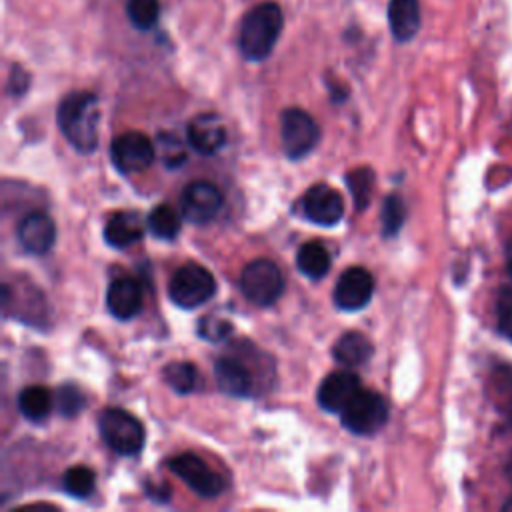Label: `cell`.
<instances>
[{
    "label": "cell",
    "mask_w": 512,
    "mask_h": 512,
    "mask_svg": "<svg viewBox=\"0 0 512 512\" xmlns=\"http://www.w3.org/2000/svg\"><path fill=\"white\" fill-rule=\"evenodd\" d=\"M302 214L320 226H334L344 216V200L328 184H314L302 198Z\"/></svg>",
    "instance_id": "12"
},
{
    "label": "cell",
    "mask_w": 512,
    "mask_h": 512,
    "mask_svg": "<svg viewBox=\"0 0 512 512\" xmlns=\"http://www.w3.org/2000/svg\"><path fill=\"white\" fill-rule=\"evenodd\" d=\"M106 304L114 318L130 320L142 308V288L134 278L120 276L110 282L106 292Z\"/></svg>",
    "instance_id": "16"
},
{
    "label": "cell",
    "mask_w": 512,
    "mask_h": 512,
    "mask_svg": "<svg viewBox=\"0 0 512 512\" xmlns=\"http://www.w3.org/2000/svg\"><path fill=\"white\" fill-rule=\"evenodd\" d=\"M142 234H144V218L134 210L114 212L104 226V238L114 248H126L138 242Z\"/></svg>",
    "instance_id": "17"
},
{
    "label": "cell",
    "mask_w": 512,
    "mask_h": 512,
    "mask_svg": "<svg viewBox=\"0 0 512 512\" xmlns=\"http://www.w3.org/2000/svg\"><path fill=\"white\" fill-rule=\"evenodd\" d=\"M506 476H508V480L512 482V454H510V458H508V462H506Z\"/></svg>",
    "instance_id": "34"
},
{
    "label": "cell",
    "mask_w": 512,
    "mask_h": 512,
    "mask_svg": "<svg viewBox=\"0 0 512 512\" xmlns=\"http://www.w3.org/2000/svg\"><path fill=\"white\" fill-rule=\"evenodd\" d=\"M56 120L78 152L88 154L98 146V98L92 92H72L62 98Z\"/></svg>",
    "instance_id": "2"
},
{
    "label": "cell",
    "mask_w": 512,
    "mask_h": 512,
    "mask_svg": "<svg viewBox=\"0 0 512 512\" xmlns=\"http://www.w3.org/2000/svg\"><path fill=\"white\" fill-rule=\"evenodd\" d=\"M372 342L360 334V332H346L344 336H340V340L334 344L332 356L338 364L354 368L364 364L370 356H372Z\"/></svg>",
    "instance_id": "20"
},
{
    "label": "cell",
    "mask_w": 512,
    "mask_h": 512,
    "mask_svg": "<svg viewBox=\"0 0 512 512\" xmlns=\"http://www.w3.org/2000/svg\"><path fill=\"white\" fill-rule=\"evenodd\" d=\"M240 290L254 306H270L284 292V276L280 268L266 258L248 262L240 274Z\"/></svg>",
    "instance_id": "4"
},
{
    "label": "cell",
    "mask_w": 512,
    "mask_h": 512,
    "mask_svg": "<svg viewBox=\"0 0 512 512\" xmlns=\"http://www.w3.org/2000/svg\"><path fill=\"white\" fill-rule=\"evenodd\" d=\"M372 290H374V280L366 268L362 266L346 268L334 286V304L346 312L360 310L370 302Z\"/></svg>",
    "instance_id": "11"
},
{
    "label": "cell",
    "mask_w": 512,
    "mask_h": 512,
    "mask_svg": "<svg viewBox=\"0 0 512 512\" xmlns=\"http://www.w3.org/2000/svg\"><path fill=\"white\" fill-rule=\"evenodd\" d=\"M230 330H232L230 322L220 320V318H212V316L202 318L200 324H198V332L206 340H222L230 334Z\"/></svg>",
    "instance_id": "32"
},
{
    "label": "cell",
    "mask_w": 512,
    "mask_h": 512,
    "mask_svg": "<svg viewBox=\"0 0 512 512\" xmlns=\"http://www.w3.org/2000/svg\"><path fill=\"white\" fill-rule=\"evenodd\" d=\"M498 330L504 338L512 342V288H502L496 302Z\"/></svg>",
    "instance_id": "30"
},
{
    "label": "cell",
    "mask_w": 512,
    "mask_h": 512,
    "mask_svg": "<svg viewBox=\"0 0 512 512\" xmlns=\"http://www.w3.org/2000/svg\"><path fill=\"white\" fill-rule=\"evenodd\" d=\"M20 76H24V72L20 70V68H14L12 70V76H10V88H12V92H16V94H20V92H24L26 90V86L28 84H20Z\"/></svg>",
    "instance_id": "33"
},
{
    "label": "cell",
    "mask_w": 512,
    "mask_h": 512,
    "mask_svg": "<svg viewBox=\"0 0 512 512\" xmlns=\"http://www.w3.org/2000/svg\"><path fill=\"white\" fill-rule=\"evenodd\" d=\"M214 376L218 388L234 398L248 396L252 392V376L248 368L232 356H224L214 366Z\"/></svg>",
    "instance_id": "18"
},
{
    "label": "cell",
    "mask_w": 512,
    "mask_h": 512,
    "mask_svg": "<svg viewBox=\"0 0 512 512\" xmlns=\"http://www.w3.org/2000/svg\"><path fill=\"white\" fill-rule=\"evenodd\" d=\"M52 394L44 386H26L18 394V410L24 418L40 422L52 410Z\"/></svg>",
    "instance_id": "22"
},
{
    "label": "cell",
    "mask_w": 512,
    "mask_h": 512,
    "mask_svg": "<svg viewBox=\"0 0 512 512\" xmlns=\"http://www.w3.org/2000/svg\"><path fill=\"white\" fill-rule=\"evenodd\" d=\"M146 226L156 238L174 240L180 232V218L168 204H160V206H154L152 212L148 214Z\"/></svg>",
    "instance_id": "23"
},
{
    "label": "cell",
    "mask_w": 512,
    "mask_h": 512,
    "mask_svg": "<svg viewBox=\"0 0 512 512\" xmlns=\"http://www.w3.org/2000/svg\"><path fill=\"white\" fill-rule=\"evenodd\" d=\"M342 426L356 436L376 434L388 420V404L374 390H360L350 404L340 412Z\"/></svg>",
    "instance_id": "6"
},
{
    "label": "cell",
    "mask_w": 512,
    "mask_h": 512,
    "mask_svg": "<svg viewBox=\"0 0 512 512\" xmlns=\"http://www.w3.org/2000/svg\"><path fill=\"white\" fill-rule=\"evenodd\" d=\"M188 144L198 154H216L226 144L224 120L214 112H202L188 122Z\"/></svg>",
    "instance_id": "14"
},
{
    "label": "cell",
    "mask_w": 512,
    "mask_h": 512,
    "mask_svg": "<svg viewBox=\"0 0 512 512\" xmlns=\"http://www.w3.org/2000/svg\"><path fill=\"white\" fill-rule=\"evenodd\" d=\"M216 290V282L214 276L200 264L196 262H188L184 266H180L168 284V294L170 300L180 306V308H198L202 306L206 300L212 298Z\"/></svg>",
    "instance_id": "5"
},
{
    "label": "cell",
    "mask_w": 512,
    "mask_h": 512,
    "mask_svg": "<svg viewBox=\"0 0 512 512\" xmlns=\"http://www.w3.org/2000/svg\"><path fill=\"white\" fill-rule=\"evenodd\" d=\"M154 154V144L142 132H124L116 136L110 146L112 162L122 174L146 170L152 164Z\"/></svg>",
    "instance_id": "9"
},
{
    "label": "cell",
    "mask_w": 512,
    "mask_h": 512,
    "mask_svg": "<svg viewBox=\"0 0 512 512\" xmlns=\"http://www.w3.org/2000/svg\"><path fill=\"white\" fill-rule=\"evenodd\" d=\"M98 430L106 446L116 454L132 456L144 446V428L140 420L126 410L106 408L98 418Z\"/></svg>",
    "instance_id": "3"
},
{
    "label": "cell",
    "mask_w": 512,
    "mask_h": 512,
    "mask_svg": "<svg viewBox=\"0 0 512 512\" xmlns=\"http://www.w3.org/2000/svg\"><path fill=\"white\" fill-rule=\"evenodd\" d=\"M282 24L284 16L276 2H260L250 8L240 22L238 48L242 56L252 62L266 60L276 46Z\"/></svg>",
    "instance_id": "1"
},
{
    "label": "cell",
    "mask_w": 512,
    "mask_h": 512,
    "mask_svg": "<svg viewBox=\"0 0 512 512\" xmlns=\"http://www.w3.org/2000/svg\"><path fill=\"white\" fill-rule=\"evenodd\" d=\"M508 272H510V276H512V262L508 264Z\"/></svg>",
    "instance_id": "37"
},
{
    "label": "cell",
    "mask_w": 512,
    "mask_h": 512,
    "mask_svg": "<svg viewBox=\"0 0 512 512\" xmlns=\"http://www.w3.org/2000/svg\"><path fill=\"white\" fill-rule=\"evenodd\" d=\"M56 408L62 416L72 418L84 408V394L76 386L64 384L56 390Z\"/></svg>",
    "instance_id": "29"
},
{
    "label": "cell",
    "mask_w": 512,
    "mask_h": 512,
    "mask_svg": "<svg viewBox=\"0 0 512 512\" xmlns=\"http://www.w3.org/2000/svg\"><path fill=\"white\" fill-rule=\"evenodd\" d=\"M158 140H160V158L172 168L180 166L186 158V152H184L182 144L178 142V138H174L170 134H162Z\"/></svg>",
    "instance_id": "31"
},
{
    "label": "cell",
    "mask_w": 512,
    "mask_h": 512,
    "mask_svg": "<svg viewBox=\"0 0 512 512\" xmlns=\"http://www.w3.org/2000/svg\"><path fill=\"white\" fill-rule=\"evenodd\" d=\"M296 266L304 276H308L312 280H320L330 270V254L324 244H320L316 240L306 242L298 248Z\"/></svg>",
    "instance_id": "21"
},
{
    "label": "cell",
    "mask_w": 512,
    "mask_h": 512,
    "mask_svg": "<svg viewBox=\"0 0 512 512\" xmlns=\"http://www.w3.org/2000/svg\"><path fill=\"white\" fill-rule=\"evenodd\" d=\"M404 224V204L396 194H390L384 198L382 204V234L386 238H392L400 232Z\"/></svg>",
    "instance_id": "28"
},
{
    "label": "cell",
    "mask_w": 512,
    "mask_h": 512,
    "mask_svg": "<svg viewBox=\"0 0 512 512\" xmlns=\"http://www.w3.org/2000/svg\"><path fill=\"white\" fill-rule=\"evenodd\" d=\"M164 382L178 394H188L196 386V368L190 362H170L162 372Z\"/></svg>",
    "instance_id": "24"
},
{
    "label": "cell",
    "mask_w": 512,
    "mask_h": 512,
    "mask_svg": "<svg viewBox=\"0 0 512 512\" xmlns=\"http://www.w3.org/2000/svg\"><path fill=\"white\" fill-rule=\"evenodd\" d=\"M504 508H510V510H512V500H510V502H506V506H504Z\"/></svg>",
    "instance_id": "36"
},
{
    "label": "cell",
    "mask_w": 512,
    "mask_h": 512,
    "mask_svg": "<svg viewBox=\"0 0 512 512\" xmlns=\"http://www.w3.org/2000/svg\"><path fill=\"white\" fill-rule=\"evenodd\" d=\"M222 208V194L220 190L206 182L196 180L188 184L180 196V210L184 218L192 224H206L210 222Z\"/></svg>",
    "instance_id": "10"
},
{
    "label": "cell",
    "mask_w": 512,
    "mask_h": 512,
    "mask_svg": "<svg viewBox=\"0 0 512 512\" xmlns=\"http://www.w3.org/2000/svg\"><path fill=\"white\" fill-rule=\"evenodd\" d=\"M360 390V378L354 372L338 370L322 380L318 388V404L326 412L340 414Z\"/></svg>",
    "instance_id": "13"
},
{
    "label": "cell",
    "mask_w": 512,
    "mask_h": 512,
    "mask_svg": "<svg viewBox=\"0 0 512 512\" xmlns=\"http://www.w3.org/2000/svg\"><path fill=\"white\" fill-rule=\"evenodd\" d=\"M346 182H348V188L354 196V202H356V208L362 210L370 204L372 200V188H374V174L370 168H356L352 172H348L346 176Z\"/></svg>",
    "instance_id": "26"
},
{
    "label": "cell",
    "mask_w": 512,
    "mask_h": 512,
    "mask_svg": "<svg viewBox=\"0 0 512 512\" xmlns=\"http://www.w3.org/2000/svg\"><path fill=\"white\" fill-rule=\"evenodd\" d=\"M170 470L198 496L214 498L222 492L224 482L222 478L196 454L184 452L170 460Z\"/></svg>",
    "instance_id": "8"
},
{
    "label": "cell",
    "mask_w": 512,
    "mask_h": 512,
    "mask_svg": "<svg viewBox=\"0 0 512 512\" xmlns=\"http://www.w3.org/2000/svg\"><path fill=\"white\" fill-rule=\"evenodd\" d=\"M390 32L398 42H408L420 30V2L418 0H390L388 4Z\"/></svg>",
    "instance_id": "19"
},
{
    "label": "cell",
    "mask_w": 512,
    "mask_h": 512,
    "mask_svg": "<svg viewBox=\"0 0 512 512\" xmlns=\"http://www.w3.org/2000/svg\"><path fill=\"white\" fill-rule=\"evenodd\" d=\"M280 136L286 156L290 160H300L316 146L320 138V128L308 112L300 108H288L282 112Z\"/></svg>",
    "instance_id": "7"
},
{
    "label": "cell",
    "mask_w": 512,
    "mask_h": 512,
    "mask_svg": "<svg viewBox=\"0 0 512 512\" xmlns=\"http://www.w3.org/2000/svg\"><path fill=\"white\" fill-rule=\"evenodd\" d=\"M506 414H508V420H510V424H512V394H510L508 404H506Z\"/></svg>",
    "instance_id": "35"
},
{
    "label": "cell",
    "mask_w": 512,
    "mask_h": 512,
    "mask_svg": "<svg viewBox=\"0 0 512 512\" xmlns=\"http://www.w3.org/2000/svg\"><path fill=\"white\" fill-rule=\"evenodd\" d=\"M16 236L20 246L28 254H46L56 238V226L52 218L44 212H30L26 214L16 228Z\"/></svg>",
    "instance_id": "15"
},
{
    "label": "cell",
    "mask_w": 512,
    "mask_h": 512,
    "mask_svg": "<svg viewBox=\"0 0 512 512\" xmlns=\"http://www.w3.org/2000/svg\"><path fill=\"white\" fill-rule=\"evenodd\" d=\"M126 14L134 28L148 30L158 20L160 2L158 0H126Z\"/></svg>",
    "instance_id": "25"
},
{
    "label": "cell",
    "mask_w": 512,
    "mask_h": 512,
    "mask_svg": "<svg viewBox=\"0 0 512 512\" xmlns=\"http://www.w3.org/2000/svg\"><path fill=\"white\" fill-rule=\"evenodd\" d=\"M94 472L86 466H72L62 476L64 490L74 498H86L94 490Z\"/></svg>",
    "instance_id": "27"
}]
</instances>
